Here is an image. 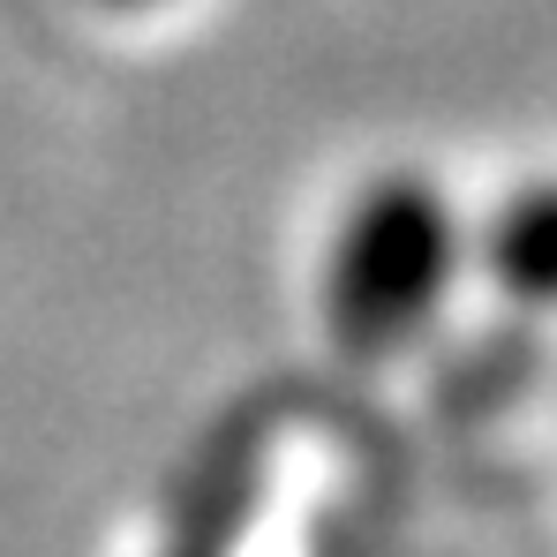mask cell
I'll return each mask as SVG.
<instances>
[{
    "mask_svg": "<svg viewBox=\"0 0 557 557\" xmlns=\"http://www.w3.org/2000/svg\"><path fill=\"white\" fill-rule=\"evenodd\" d=\"M460 272V219L453 203L414 174H392L370 182L339 234H332V257H324V317H332V339L347 355H392L407 347L453 294Z\"/></svg>",
    "mask_w": 557,
    "mask_h": 557,
    "instance_id": "obj_1",
    "label": "cell"
},
{
    "mask_svg": "<svg viewBox=\"0 0 557 557\" xmlns=\"http://www.w3.org/2000/svg\"><path fill=\"white\" fill-rule=\"evenodd\" d=\"M257 467H264V437L249 422L219 430L211 453L188 474L182 512H174V543L159 557H234V535H242L249 497H257Z\"/></svg>",
    "mask_w": 557,
    "mask_h": 557,
    "instance_id": "obj_2",
    "label": "cell"
},
{
    "mask_svg": "<svg viewBox=\"0 0 557 557\" xmlns=\"http://www.w3.org/2000/svg\"><path fill=\"white\" fill-rule=\"evenodd\" d=\"M543 234H550L543 226V196H520V211L505 219V249L520 257L512 264V286L520 294H543Z\"/></svg>",
    "mask_w": 557,
    "mask_h": 557,
    "instance_id": "obj_3",
    "label": "cell"
},
{
    "mask_svg": "<svg viewBox=\"0 0 557 557\" xmlns=\"http://www.w3.org/2000/svg\"><path fill=\"white\" fill-rule=\"evenodd\" d=\"M106 8H144V0H106Z\"/></svg>",
    "mask_w": 557,
    "mask_h": 557,
    "instance_id": "obj_4",
    "label": "cell"
}]
</instances>
